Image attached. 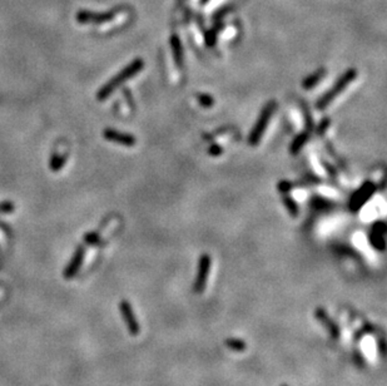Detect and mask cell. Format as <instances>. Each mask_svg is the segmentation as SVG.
Returning a JSON list of instances; mask_svg holds the SVG:
<instances>
[{"mask_svg": "<svg viewBox=\"0 0 387 386\" xmlns=\"http://www.w3.org/2000/svg\"><path fill=\"white\" fill-rule=\"evenodd\" d=\"M83 258H84V248L80 246L75 249V253L74 256H73L72 261H70L69 266L64 270L65 279H72L73 276L77 275V272L79 271L80 266H82V263H83Z\"/></svg>", "mask_w": 387, "mask_h": 386, "instance_id": "9", "label": "cell"}, {"mask_svg": "<svg viewBox=\"0 0 387 386\" xmlns=\"http://www.w3.org/2000/svg\"><path fill=\"white\" fill-rule=\"evenodd\" d=\"M315 317L321 322L323 327H325L327 333L330 334L334 340H339L341 338V329H339V325L335 322V320L327 314L323 307H316L315 308Z\"/></svg>", "mask_w": 387, "mask_h": 386, "instance_id": "7", "label": "cell"}, {"mask_svg": "<svg viewBox=\"0 0 387 386\" xmlns=\"http://www.w3.org/2000/svg\"><path fill=\"white\" fill-rule=\"evenodd\" d=\"M278 188H280L281 192L286 193V192H289L290 190H291V183L286 182V181H282V182L278 185Z\"/></svg>", "mask_w": 387, "mask_h": 386, "instance_id": "19", "label": "cell"}, {"mask_svg": "<svg viewBox=\"0 0 387 386\" xmlns=\"http://www.w3.org/2000/svg\"><path fill=\"white\" fill-rule=\"evenodd\" d=\"M115 13H105V14H92L82 11L78 14V20L79 23H105L114 18Z\"/></svg>", "mask_w": 387, "mask_h": 386, "instance_id": "10", "label": "cell"}, {"mask_svg": "<svg viewBox=\"0 0 387 386\" xmlns=\"http://www.w3.org/2000/svg\"><path fill=\"white\" fill-rule=\"evenodd\" d=\"M376 191V186L372 182H366L365 185L361 186V188L358 191H356L355 194L351 197L350 202V208L351 211H358L363 204L367 202V199L371 198V196Z\"/></svg>", "mask_w": 387, "mask_h": 386, "instance_id": "6", "label": "cell"}, {"mask_svg": "<svg viewBox=\"0 0 387 386\" xmlns=\"http://www.w3.org/2000/svg\"><path fill=\"white\" fill-rule=\"evenodd\" d=\"M356 77H357V70L356 69L346 70V72L339 77V81L335 83V86L332 87L327 93L323 94L320 99L316 102V108H318V109H325L326 107H329V105L334 102L335 98H336L337 96H339L346 87L350 86V83Z\"/></svg>", "mask_w": 387, "mask_h": 386, "instance_id": "2", "label": "cell"}, {"mask_svg": "<svg viewBox=\"0 0 387 386\" xmlns=\"http://www.w3.org/2000/svg\"><path fill=\"white\" fill-rule=\"evenodd\" d=\"M65 163V156H60L59 153H54L50 159V168L53 171H59Z\"/></svg>", "mask_w": 387, "mask_h": 386, "instance_id": "15", "label": "cell"}, {"mask_svg": "<svg viewBox=\"0 0 387 386\" xmlns=\"http://www.w3.org/2000/svg\"><path fill=\"white\" fill-rule=\"evenodd\" d=\"M221 153H222V148L219 147V145H214L209 148V154H211V156H219Z\"/></svg>", "mask_w": 387, "mask_h": 386, "instance_id": "20", "label": "cell"}, {"mask_svg": "<svg viewBox=\"0 0 387 386\" xmlns=\"http://www.w3.org/2000/svg\"><path fill=\"white\" fill-rule=\"evenodd\" d=\"M329 124H330L329 119H325V121H323L322 123H321V126L318 127V133H323V131H325V129L327 128V127H329Z\"/></svg>", "mask_w": 387, "mask_h": 386, "instance_id": "21", "label": "cell"}, {"mask_svg": "<svg viewBox=\"0 0 387 386\" xmlns=\"http://www.w3.org/2000/svg\"><path fill=\"white\" fill-rule=\"evenodd\" d=\"M283 203H285V206L287 207V209L290 211L291 216L296 217V216L298 215V207H297L296 202H294L293 199L291 198V197H289V196L283 197Z\"/></svg>", "mask_w": 387, "mask_h": 386, "instance_id": "16", "label": "cell"}, {"mask_svg": "<svg viewBox=\"0 0 387 386\" xmlns=\"http://www.w3.org/2000/svg\"><path fill=\"white\" fill-rule=\"evenodd\" d=\"M307 140H308V131H304L303 133H301L299 136H297L291 145L292 154H297V153H298L299 150L302 149V147L306 145Z\"/></svg>", "mask_w": 387, "mask_h": 386, "instance_id": "14", "label": "cell"}, {"mask_svg": "<svg viewBox=\"0 0 387 386\" xmlns=\"http://www.w3.org/2000/svg\"><path fill=\"white\" fill-rule=\"evenodd\" d=\"M276 108H277V104H276L275 100H271L268 102L267 104L264 105V108L262 109L261 114H259L258 119H257L256 124L252 128L251 134H249L248 137V142L251 145H258L259 142H261V138L263 137L264 131L268 127V123H270L271 118H272L273 113H275Z\"/></svg>", "mask_w": 387, "mask_h": 386, "instance_id": "3", "label": "cell"}, {"mask_svg": "<svg viewBox=\"0 0 387 386\" xmlns=\"http://www.w3.org/2000/svg\"><path fill=\"white\" fill-rule=\"evenodd\" d=\"M282 386H287V385H282Z\"/></svg>", "mask_w": 387, "mask_h": 386, "instance_id": "22", "label": "cell"}, {"mask_svg": "<svg viewBox=\"0 0 387 386\" xmlns=\"http://www.w3.org/2000/svg\"><path fill=\"white\" fill-rule=\"evenodd\" d=\"M198 100H199V104L204 108H211L214 104V99L209 94H200L198 96Z\"/></svg>", "mask_w": 387, "mask_h": 386, "instance_id": "17", "label": "cell"}, {"mask_svg": "<svg viewBox=\"0 0 387 386\" xmlns=\"http://www.w3.org/2000/svg\"><path fill=\"white\" fill-rule=\"evenodd\" d=\"M143 67H145V62H143V59H141V58L134 59L131 64L127 65L126 68H123V69L120 70L117 75H114L108 83H105L104 86L99 89L97 98H98L99 100L107 99L108 96H109L110 94L118 88V87L122 86V84H123L124 82L128 81V79L133 78L134 75H137L142 69H143Z\"/></svg>", "mask_w": 387, "mask_h": 386, "instance_id": "1", "label": "cell"}, {"mask_svg": "<svg viewBox=\"0 0 387 386\" xmlns=\"http://www.w3.org/2000/svg\"><path fill=\"white\" fill-rule=\"evenodd\" d=\"M171 48H172V53H173L174 63L181 68L182 65H183V48H182L181 39H179L178 35L176 34L172 35Z\"/></svg>", "mask_w": 387, "mask_h": 386, "instance_id": "11", "label": "cell"}, {"mask_svg": "<svg viewBox=\"0 0 387 386\" xmlns=\"http://www.w3.org/2000/svg\"><path fill=\"white\" fill-rule=\"evenodd\" d=\"M103 136H104L105 140L110 141L113 143H118L120 145H126V147H133L136 145L137 141L136 138L132 136V134L123 133V132L117 131V129L107 128L103 132Z\"/></svg>", "mask_w": 387, "mask_h": 386, "instance_id": "8", "label": "cell"}, {"mask_svg": "<svg viewBox=\"0 0 387 386\" xmlns=\"http://www.w3.org/2000/svg\"><path fill=\"white\" fill-rule=\"evenodd\" d=\"M326 72L325 69H320L317 70V72H315L313 74H311L310 77H307V78L304 79L303 83H302V87H303L304 89H311L313 88L315 86H317L318 82L321 81V79L325 77Z\"/></svg>", "mask_w": 387, "mask_h": 386, "instance_id": "12", "label": "cell"}, {"mask_svg": "<svg viewBox=\"0 0 387 386\" xmlns=\"http://www.w3.org/2000/svg\"><path fill=\"white\" fill-rule=\"evenodd\" d=\"M225 345L227 346L228 349H231L232 351L236 352H242L247 349L246 341H243L242 338H230L225 341Z\"/></svg>", "mask_w": 387, "mask_h": 386, "instance_id": "13", "label": "cell"}, {"mask_svg": "<svg viewBox=\"0 0 387 386\" xmlns=\"http://www.w3.org/2000/svg\"><path fill=\"white\" fill-rule=\"evenodd\" d=\"M211 256L202 255V257L199 258V263H198V272L194 280V285H193V291H194V293L200 295V293L206 290L209 272H211Z\"/></svg>", "mask_w": 387, "mask_h": 386, "instance_id": "4", "label": "cell"}, {"mask_svg": "<svg viewBox=\"0 0 387 386\" xmlns=\"http://www.w3.org/2000/svg\"><path fill=\"white\" fill-rule=\"evenodd\" d=\"M86 242L89 244H97L99 241V236L97 234H89L86 236Z\"/></svg>", "mask_w": 387, "mask_h": 386, "instance_id": "18", "label": "cell"}, {"mask_svg": "<svg viewBox=\"0 0 387 386\" xmlns=\"http://www.w3.org/2000/svg\"><path fill=\"white\" fill-rule=\"evenodd\" d=\"M119 310L124 322H126V326L127 329H128L129 334H131L132 336H138L139 333H141V326H139V322L138 320H137L136 315H134L133 307H132V305L129 303V301H122L119 305Z\"/></svg>", "mask_w": 387, "mask_h": 386, "instance_id": "5", "label": "cell"}]
</instances>
